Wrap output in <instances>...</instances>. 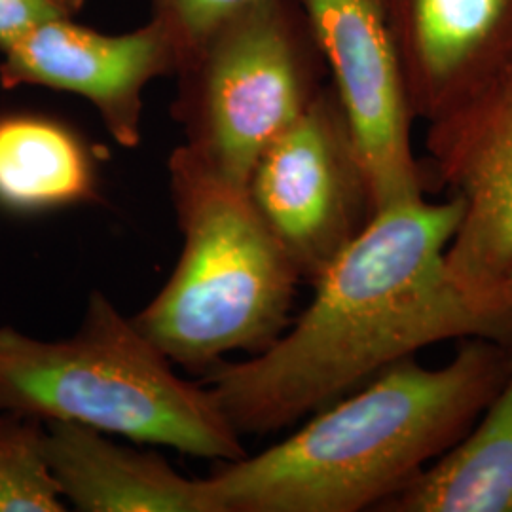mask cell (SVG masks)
I'll return each mask as SVG.
<instances>
[{"label":"cell","mask_w":512,"mask_h":512,"mask_svg":"<svg viewBox=\"0 0 512 512\" xmlns=\"http://www.w3.org/2000/svg\"><path fill=\"white\" fill-rule=\"evenodd\" d=\"M461 215L458 196L378 211L313 281L315 294L291 329L249 361L205 372L203 384L239 435L291 427L427 346L512 344V317L476 304L448 272Z\"/></svg>","instance_id":"obj_1"},{"label":"cell","mask_w":512,"mask_h":512,"mask_svg":"<svg viewBox=\"0 0 512 512\" xmlns=\"http://www.w3.org/2000/svg\"><path fill=\"white\" fill-rule=\"evenodd\" d=\"M512 366V344L461 340L439 368L404 359L272 448L203 478L211 512L378 511L475 425Z\"/></svg>","instance_id":"obj_2"},{"label":"cell","mask_w":512,"mask_h":512,"mask_svg":"<svg viewBox=\"0 0 512 512\" xmlns=\"http://www.w3.org/2000/svg\"><path fill=\"white\" fill-rule=\"evenodd\" d=\"M0 412L78 423L194 458L245 456L209 389L177 376L101 291L71 338L44 342L0 327Z\"/></svg>","instance_id":"obj_3"},{"label":"cell","mask_w":512,"mask_h":512,"mask_svg":"<svg viewBox=\"0 0 512 512\" xmlns=\"http://www.w3.org/2000/svg\"><path fill=\"white\" fill-rule=\"evenodd\" d=\"M167 171L183 251L133 321L171 363L205 374L228 353L270 348L289 327L302 279L247 188L186 145L171 152Z\"/></svg>","instance_id":"obj_4"},{"label":"cell","mask_w":512,"mask_h":512,"mask_svg":"<svg viewBox=\"0 0 512 512\" xmlns=\"http://www.w3.org/2000/svg\"><path fill=\"white\" fill-rule=\"evenodd\" d=\"M327 63L300 0H249L186 54L173 116L186 147L247 188L256 160L321 92Z\"/></svg>","instance_id":"obj_5"},{"label":"cell","mask_w":512,"mask_h":512,"mask_svg":"<svg viewBox=\"0 0 512 512\" xmlns=\"http://www.w3.org/2000/svg\"><path fill=\"white\" fill-rule=\"evenodd\" d=\"M247 194L311 283L363 232L374 217L370 188L332 86L264 148Z\"/></svg>","instance_id":"obj_6"},{"label":"cell","mask_w":512,"mask_h":512,"mask_svg":"<svg viewBox=\"0 0 512 512\" xmlns=\"http://www.w3.org/2000/svg\"><path fill=\"white\" fill-rule=\"evenodd\" d=\"M332 74L365 169L374 215L425 198L429 173L412 145L416 120L380 0H300Z\"/></svg>","instance_id":"obj_7"},{"label":"cell","mask_w":512,"mask_h":512,"mask_svg":"<svg viewBox=\"0 0 512 512\" xmlns=\"http://www.w3.org/2000/svg\"><path fill=\"white\" fill-rule=\"evenodd\" d=\"M425 148L429 179L463 203L448 272L476 304L497 311L495 294L512 272V65L429 122Z\"/></svg>","instance_id":"obj_8"},{"label":"cell","mask_w":512,"mask_h":512,"mask_svg":"<svg viewBox=\"0 0 512 512\" xmlns=\"http://www.w3.org/2000/svg\"><path fill=\"white\" fill-rule=\"evenodd\" d=\"M179 61V44L162 19L150 18L124 35H103L74 19H57L2 50L0 86H44L80 95L120 147L135 148L143 137L148 84L175 76Z\"/></svg>","instance_id":"obj_9"},{"label":"cell","mask_w":512,"mask_h":512,"mask_svg":"<svg viewBox=\"0 0 512 512\" xmlns=\"http://www.w3.org/2000/svg\"><path fill=\"white\" fill-rule=\"evenodd\" d=\"M416 118L427 124L512 65V0H380Z\"/></svg>","instance_id":"obj_10"},{"label":"cell","mask_w":512,"mask_h":512,"mask_svg":"<svg viewBox=\"0 0 512 512\" xmlns=\"http://www.w3.org/2000/svg\"><path fill=\"white\" fill-rule=\"evenodd\" d=\"M46 458L59 492L82 512H211L203 480L164 458L116 444L107 433L48 421Z\"/></svg>","instance_id":"obj_11"},{"label":"cell","mask_w":512,"mask_h":512,"mask_svg":"<svg viewBox=\"0 0 512 512\" xmlns=\"http://www.w3.org/2000/svg\"><path fill=\"white\" fill-rule=\"evenodd\" d=\"M480 416L378 511L512 512V366Z\"/></svg>","instance_id":"obj_12"},{"label":"cell","mask_w":512,"mask_h":512,"mask_svg":"<svg viewBox=\"0 0 512 512\" xmlns=\"http://www.w3.org/2000/svg\"><path fill=\"white\" fill-rule=\"evenodd\" d=\"M97 167L73 129L38 114L0 116V207L33 215L97 202Z\"/></svg>","instance_id":"obj_13"},{"label":"cell","mask_w":512,"mask_h":512,"mask_svg":"<svg viewBox=\"0 0 512 512\" xmlns=\"http://www.w3.org/2000/svg\"><path fill=\"white\" fill-rule=\"evenodd\" d=\"M37 418L0 412V512H63Z\"/></svg>","instance_id":"obj_14"},{"label":"cell","mask_w":512,"mask_h":512,"mask_svg":"<svg viewBox=\"0 0 512 512\" xmlns=\"http://www.w3.org/2000/svg\"><path fill=\"white\" fill-rule=\"evenodd\" d=\"M152 18L162 19L179 44L181 59L226 14L249 0H150ZM181 63V61H179Z\"/></svg>","instance_id":"obj_15"},{"label":"cell","mask_w":512,"mask_h":512,"mask_svg":"<svg viewBox=\"0 0 512 512\" xmlns=\"http://www.w3.org/2000/svg\"><path fill=\"white\" fill-rule=\"evenodd\" d=\"M86 0H0V52L38 25L74 19Z\"/></svg>","instance_id":"obj_16"},{"label":"cell","mask_w":512,"mask_h":512,"mask_svg":"<svg viewBox=\"0 0 512 512\" xmlns=\"http://www.w3.org/2000/svg\"><path fill=\"white\" fill-rule=\"evenodd\" d=\"M494 308L512 317V272L499 289V293L495 294Z\"/></svg>","instance_id":"obj_17"}]
</instances>
